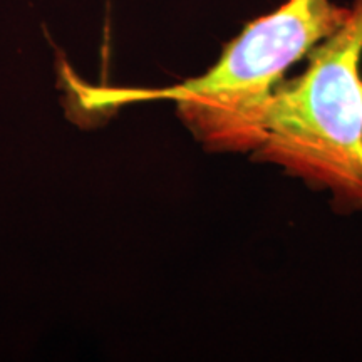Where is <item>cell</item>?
Instances as JSON below:
<instances>
[{
    "label": "cell",
    "mask_w": 362,
    "mask_h": 362,
    "mask_svg": "<svg viewBox=\"0 0 362 362\" xmlns=\"http://www.w3.org/2000/svg\"><path fill=\"white\" fill-rule=\"evenodd\" d=\"M351 7L330 0H287L245 27L200 78L160 90L86 86L84 106L104 112L144 99H171L180 119L205 149L253 153L270 96L288 67L309 56L346 22Z\"/></svg>",
    "instance_id": "cell-1"
},
{
    "label": "cell",
    "mask_w": 362,
    "mask_h": 362,
    "mask_svg": "<svg viewBox=\"0 0 362 362\" xmlns=\"http://www.w3.org/2000/svg\"><path fill=\"white\" fill-rule=\"evenodd\" d=\"M309 56L270 96L253 158L327 189L337 208L362 210V0Z\"/></svg>",
    "instance_id": "cell-2"
}]
</instances>
